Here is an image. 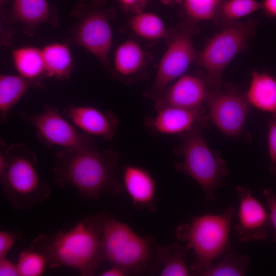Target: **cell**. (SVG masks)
<instances>
[{"instance_id": "cell-1", "label": "cell", "mask_w": 276, "mask_h": 276, "mask_svg": "<svg viewBox=\"0 0 276 276\" xmlns=\"http://www.w3.org/2000/svg\"><path fill=\"white\" fill-rule=\"evenodd\" d=\"M52 169L54 181L59 187L76 189L84 201L95 200L104 194L117 195L124 190L116 177L119 154L112 149L94 147L59 149Z\"/></svg>"}, {"instance_id": "cell-2", "label": "cell", "mask_w": 276, "mask_h": 276, "mask_svg": "<svg viewBox=\"0 0 276 276\" xmlns=\"http://www.w3.org/2000/svg\"><path fill=\"white\" fill-rule=\"evenodd\" d=\"M104 214L85 217L69 230H59L51 237L41 234L32 243L45 254L49 267H66L83 276L93 275L102 262Z\"/></svg>"}, {"instance_id": "cell-3", "label": "cell", "mask_w": 276, "mask_h": 276, "mask_svg": "<svg viewBox=\"0 0 276 276\" xmlns=\"http://www.w3.org/2000/svg\"><path fill=\"white\" fill-rule=\"evenodd\" d=\"M0 180L2 193L13 208L28 209L50 195L37 170L35 152L21 143L8 146L1 139Z\"/></svg>"}, {"instance_id": "cell-4", "label": "cell", "mask_w": 276, "mask_h": 276, "mask_svg": "<svg viewBox=\"0 0 276 276\" xmlns=\"http://www.w3.org/2000/svg\"><path fill=\"white\" fill-rule=\"evenodd\" d=\"M159 246L153 237H141L126 224L104 213L102 261L122 267L129 275L153 274L158 269Z\"/></svg>"}, {"instance_id": "cell-5", "label": "cell", "mask_w": 276, "mask_h": 276, "mask_svg": "<svg viewBox=\"0 0 276 276\" xmlns=\"http://www.w3.org/2000/svg\"><path fill=\"white\" fill-rule=\"evenodd\" d=\"M235 215L232 206L219 214L192 216L175 230L176 238L193 250L192 273L199 274L213 264L229 247L231 224Z\"/></svg>"}, {"instance_id": "cell-6", "label": "cell", "mask_w": 276, "mask_h": 276, "mask_svg": "<svg viewBox=\"0 0 276 276\" xmlns=\"http://www.w3.org/2000/svg\"><path fill=\"white\" fill-rule=\"evenodd\" d=\"M207 124L200 123L178 136L181 143L174 149L183 160L175 163L178 173L190 176L201 187L206 202L216 200V190L222 185L229 170L219 151L209 147L202 134Z\"/></svg>"}, {"instance_id": "cell-7", "label": "cell", "mask_w": 276, "mask_h": 276, "mask_svg": "<svg viewBox=\"0 0 276 276\" xmlns=\"http://www.w3.org/2000/svg\"><path fill=\"white\" fill-rule=\"evenodd\" d=\"M256 25V22L250 20L231 23L197 54V63L207 72L208 82L213 90L219 89L223 70L247 46Z\"/></svg>"}, {"instance_id": "cell-8", "label": "cell", "mask_w": 276, "mask_h": 276, "mask_svg": "<svg viewBox=\"0 0 276 276\" xmlns=\"http://www.w3.org/2000/svg\"><path fill=\"white\" fill-rule=\"evenodd\" d=\"M36 130V136L48 146L78 149L94 147L93 136L80 131L55 107L46 105L38 113H19Z\"/></svg>"}, {"instance_id": "cell-9", "label": "cell", "mask_w": 276, "mask_h": 276, "mask_svg": "<svg viewBox=\"0 0 276 276\" xmlns=\"http://www.w3.org/2000/svg\"><path fill=\"white\" fill-rule=\"evenodd\" d=\"M191 23L185 24L173 34L160 62L155 80L145 96L156 99L168 84L181 76L196 58L192 36L195 31Z\"/></svg>"}, {"instance_id": "cell-10", "label": "cell", "mask_w": 276, "mask_h": 276, "mask_svg": "<svg viewBox=\"0 0 276 276\" xmlns=\"http://www.w3.org/2000/svg\"><path fill=\"white\" fill-rule=\"evenodd\" d=\"M206 104L209 117L222 133L230 136L242 134L251 105L246 95L231 90H212Z\"/></svg>"}, {"instance_id": "cell-11", "label": "cell", "mask_w": 276, "mask_h": 276, "mask_svg": "<svg viewBox=\"0 0 276 276\" xmlns=\"http://www.w3.org/2000/svg\"><path fill=\"white\" fill-rule=\"evenodd\" d=\"M236 190L239 207L235 231L239 240L244 243L264 241L270 225L268 213L249 189L237 186Z\"/></svg>"}, {"instance_id": "cell-12", "label": "cell", "mask_w": 276, "mask_h": 276, "mask_svg": "<svg viewBox=\"0 0 276 276\" xmlns=\"http://www.w3.org/2000/svg\"><path fill=\"white\" fill-rule=\"evenodd\" d=\"M208 81L194 75L181 77L155 99L156 110L167 106L195 109L204 107L211 91Z\"/></svg>"}, {"instance_id": "cell-13", "label": "cell", "mask_w": 276, "mask_h": 276, "mask_svg": "<svg viewBox=\"0 0 276 276\" xmlns=\"http://www.w3.org/2000/svg\"><path fill=\"white\" fill-rule=\"evenodd\" d=\"M156 111L154 116L145 118V125L150 131L161 134L179 135L200 123L207 124L209 118L204 107L189 109L167 106Z\"/></svg>"}, {"instance_id": "cell-14", "label": "cell", "mask_w": 276, "mask_h": 276, "mask_svg": "<svg viewBox=\"0 0 276 276\" xmlns=\"http://www.w3.org/2000/svg\"><path fill=\"white\" fill-rule=\"evenodd\" d=\"M76 42L85 48L105 66H108V54L112 44V32L107 18L94 13L79 23L75 34Z\"/></svg>"}, {"instance_id": "cell-15", "label": "cell", "mask_w": 276, "mask_h": 276, "mask_svg": "<svg viewBox=\"0 0 276 276\" xmlns=\"http://www.w3.org/2000/svg\"><path fill=\"white\" fill-rule=\"evenodd\" d=\"M62 113L80 131L106 141L113 139L119 125L118 118L112 111L93 106H70Z\"/></svg>"}, {"instance_id": "cell-16", "label": "cell", "mask_w": 276, "mask_h": 276, "mask_svg": "<svg viewBox=\"0 0 276 276\" xmlns=\"http://www.w3.org/2000/svg\"><path fill=\"white\" fill-rule=\"evenodd\" d=\"M123 170V186L132 205L138 209L154 212L156 209V181L146 169L127 165Z\"/></svg>"}, {"instance_id": "cell-17", "label": "cell", "mask_w": 276, "mask_h": 276, "mask_svg": "<svg viewBox=\"0 0 276 276\" xmlns=\"http://www.w3.org/2000/svg\"><path fill=\"white\" fill-rule=\"evenodd\" d=\"M246 95L251 105L265 111L276 114V80L266 73L253 72Z\"/></svg>"}, {"instance_id": "cell-18", "label": "cell", "mask_w": 276, "mask_h": 276, "mask_svg": "<svg viewBox=\"0 0 276 276\" xmlns=\"http://www.w3.org/2000/svg\"><path fill=\"white\" fill-rule=\"evenodd\" d=\"M35 82L20 75H2L0 76V117L6 121L12 108Z\"/></svg>"}, {"instance_id": "cell-19", "label": "cell", "mask_w": 276, "mask_h": 276, "mask_svg": "<svg viewBox=\"0 0 276 276\" xmlns=\"http://www.w3.org/2000/svg\"><path fill=\"white\" fill-rule=\"evenodd\" d=\"M44 62V74L59 79H67L72 66V57L67 45L53 43L41 50Z\"/></svg>"}, {"instance_id": "cell-20", "label": "cell", "mask_w": 276, "mask_h": 276, "mask_svg": "<svg viewBox=\"0 0 276 276\" xmlns=\"http://www.w3.org/2000/svg\"><path fill=\"white\" fill-rule=\"evenodd\" d=\"M144 59L141 47L134 41L128 40L120 44L115 51L114 68L121 77H132L142 68Z\"/></svg>"}, {"instance_id": "cell-21", "label": "cell", "mask_w": 276, "mask_h": 276, "mask_svg": "<svg viewBox=\"0 0 276 276\" xmlns=\"http://www.w3.org/2000/svg\"><path fill=\"white\" fill-rule=\"evenodd\" d=\"M188 250L186 247L174 243L166 246H159L158 250L159 275H190L185 261Z\"/></svg>"}, {"instance_id": "cell-22", "label": "cell", "mask_w": 276, "mask_h": 276, "mask_svg": "<svg viewBox=\"0 0 276 276\" xmlns=\"http://www.w3.org/2000/svg\"><path fill=\"white\" fill-rule=\"evenodd\" d=\"M12 56L19 75L24 78L35 82L44 74L41 50L31 47H22L14 50Z\"/></svg>"}, {"instance_id": "cell-23", "label": "cell", "mask_w": 276, "mask_h": 276, "mask_svg": "<svg viewBox=\"0 0 276 276\" xmlns=\"http://www.w3.org/2000/svg\"><path fill=\"white\" fill-rule=\"evenodd\" d=\"M250 263V258L241 255L229 247L219 259L202 272L200 276H242L244 275Z\"/></svg>"}, {"instance_id": "cell-24", "label": "cell", "mask_w": 276, "mask_h": 276, "mask_svg": "<svg viewBox=\"0 0 276 276\" xmlns=\"http://www.w3.org/2000/svg\"><path fill=\"white\" fill-rule=\"evenodd\" d=\"M12 12L24 24L36 26L47 19L49 7L47 0H14Z\"/></svg>"}, {"instance_id": "cell-25", "label": "cell", "mask_w": 276, "mask_h": 276, "mask_svg": "<svg viewBox=\"0 0 276 276\" xmlns=\"http://www.w3.org/2000/svg\"><path fill=\"white\" fill-rule=\"evenodd\" d=\"M129 24L135 34L146 39H162L168 36L163 20L154 13L142 12L136 14Z\"/></svg>"}, {"instance_id": "cell-26", "label": "cell", "mask_w": 276, "mask_h": 276, "mask_svg": "<svg viewBox=\"0 0 276 276\" xmlns=\"http://www.w3.org/2000/svg\"><path fill=\"white\" fill-rule=\"evenodd\" d=\"M16 266L19 276H40L49 267L45 254L32 243L20 253Z\"/></svg>"}, {"instance_id": "cell-27", "label": "cell", "mask_w": 276, "mask_h": 276, "mask_svg": "<svg viewBox=\"0 0 276 276\" xmlns=\"http://www.w3.org/2000/svg\"><path fill=\"white\" fill-rule=\"evenodd\" d=\"M261 8V4L256 0H228L222 3L218 13H220L226 21H232L248 15Z\"/></svg>"}, {"instance_id": "cell-28", "label": "cell", "mask_w": 276, "mask_h": 276, "mask_svg": "<svg viewBox=\"0 0 276 276\" xmlns=\"http://www.w3.org/2000/svg\"><path fill=\"white\" fill-rule=\"evenodd\" d=\"M222 0H184L186 12L193 20L212 18L218 13Z\"/></svg>"}, {"instance_id": "cell-29", "label": "cell", "mask_w": 276, "mask_h": 276, "mask_svg": "<svg viewBox=\"0 0 276 276\" xmlns=\"http://www.w3.org/2000/svg\"><path fill=\"white\" fill-rule=\"evenodd\" d=\"M268 144L272 168L276 169V114H273L269 122Z\"/></svg>"}, {"instance_id": "cell-30", "label": "cell", "mask_w": 276, "mask_h": 276, "mask_svg": "<svg viewBox=\"0 0 276 276\" xmlns=\"http://www.w3.org/2000/svg\"><path fill=\"white\" fill-rule=\"evenodd\" d=\"M18 238L17 234L7 231L0 232V258L6 257Z\"/></svg>"}, {"instance_id": "cell-31", "label": "cell", "mask_w": 276, "mask_h": 276, "mask_svg": "<svg viewBox=\"0 0 276 276\" xmlns=\"http://www.w3.org/2000/svg\"><path fill=\"white\" fill-rule=\"evenodd\" d=\"M263 193L269 210L270 224L274 229L273 239L276 242V195L269 189H265Z\"/></svg>"}, {"instance_id": "cell-32", "label": "cell", "mask_w": 276, "mask_h": 276, "mask_svg": "<svg viewBox=\"0 0 276 276\" xmlns=\"http://www.w3.org/2000/svg\"><path fill=\"white\" fill-rule=\"evenodd\" d=\"M125 10L138 14L142 12L148 0H118Z\"/></svg>"}, {"instance_id": "cell-33", "label": "cell", "mask_w": 276, "mask_h": 276, "mask_svg": "<svg viewBox=\"0 0 276 276\" xmlns=\"http://www.w3.org/2000/svg\"><path fill=\"white\" fill-rule=\"evenodd\" d=\"M16 264L6 257L0 258V276H18Z\"/></svg>"}, {"instance_id": "cell-34", "label": "cell", "mask_w": 276, "mask_h": 276, "mask_svg": "<svg viewBox=\"0 0 276 276\" xmlns=\"http://www.w3.org/2000/svg\"><path fill=\"white\" fill-rule=\"evenodd\" d=\"M261 8L270 16L276 17V0H263Z\"/></svg>"}, {"instance_id": "cell-35", "label": "cell", "mask_w": 276, "mask_h": 276, "mask_svg": "<svg viewBox=\"0 0 276 276\" xmlns=\"http://www.w3.org/2000/svg\"><path fill=\"white\" fill-rule=\"evenodd\" d=\"M128 275L129 274L125 270L117 265H113L100 274L101 276H125Z\"/></svg>"}, {"instance_id": "cell-36", "label": "cell", "mask_w": 276, "mask_h": 276, "mask_svg": "<svg viewBox=\"0 0 276 276\" xmlns=\"http://www.w3.org/2000/svg\"><path fill=\"white\" fill-rule=\"evenodd\" d=\"M161 1H162V2L166 4L180 3L182 1V0H161Z\"/></svg>"}, {"instance_id": "cell-37", "label": "cell", "mask_w": 276, "mask_h": 276, "mask_svg": "<svg viewBox=\"0 0 276 276\" xmlns=\"http://www.w3.org/2000/svg\"><path fill=\"white\" fill-rule=\"evenodd\" d=\"M4 1H5V0H1V2H3Z\"/></svg>"}]
</instances>
